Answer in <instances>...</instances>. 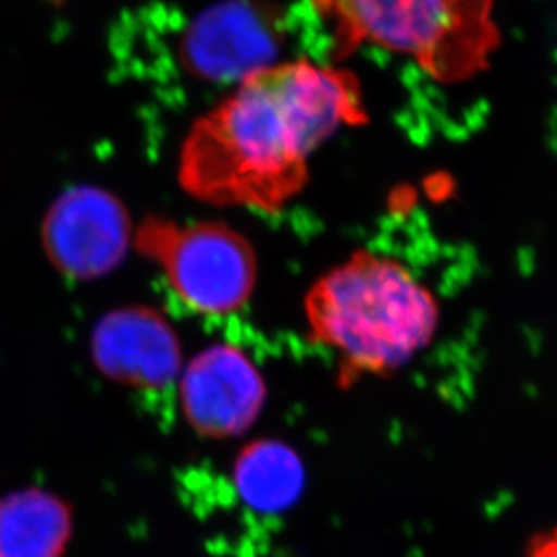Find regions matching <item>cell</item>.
<instances>
[{
  "label": "cell",
  "instance_id": "obj_7",
  "mask_svg": "<svg viewBox=\"0 0 557 557\" xmlns=\"http://www.w3.org/2000/svg\"><path fill=\"white\" fill-rule=\"evenodd\" d=\"M268 388L243 348L221 343L206 348L181 372V403L195 432L227 438L257 422Z\"/></svg>",
  "mask_w": 557,
  "mask_h": 557
},
{
  "label": "cell",
  "instance_id": "obj_4",
  "mask_svg": "<svg viewBox=\"0 0 557 557\" xmlns=\"http://www.w3.org/2000/svg\"><path fill=\"white\" fill-rule=\"evenodd\" d=\"M134 244L163 271L177 300L195 314H237L257 287V252L243 233L224 222L180 224L148 216Z\"/></svg>",
  "mask_w": 557,
  "mask_h": 557
},
{
  "label": "cell",
  "instance_id": "obj_11",
  "mask_svg": "<svg viewBox=\"0 0 557 557\" xmlns=\"http://www.w3.org/2000/svg\"><path fill=\"white\" fill-rule=\"evenodd\" d=\"M525 557H557V527L532 537Z\"/></svg>",
  "mask_w": 557,
  "mask_h": 557
},
{
  "label": "cell",
  "instance_id": "obj_9",
  "mask_svg": "<svg viewBox=\"0 0 557 557\" xmlns=\"http://www.w3.org/2000/svg\"><path fill=\"white\" fill-rule=\"evenodd\" d=\"M73 534L67 504L46 490L0 499V557H63Z\"/></svg>",
  "mask_w": 557,
  "mask_h": 557
},
{
  "label": "cell",
  "instance_id": "obj_5",
  "mask_svg": "<svg viewBox=\"0 0 557 557\" xmlns=\"http://www.w3.org/2000/svg\"><path fill=\"white\" fill-rule=\"evenodd\" d=\"M282 13L257 0H227L205 11L181 42L186 69L211 82H235L278 63Z\"/></svg>",
  "mask_w": 557,
  "mask_h": 557
},
{
  "label": "cell",
  "instance_id": "obj_1",
  "mask_svg": "<svg viewBox=\"0 0 557 557\" xmlns=\"http://www.w3.org/2000/svg\"><path fill=\"white\" fill-rule=\"evenodd\" d=\"M369 120L352 71L309 59L274 63L240 79L191 126L181 186L206 205L278 213L309 185L314 153Z\"/></svg>",
  "mask_w": 557,
  "mask_h": 557
},
{
  "label": "cell",
  "instance_id": "obj_3",
  "mask_svg": "<svg viewBox=\"0 0 557 557\" xmlns=\"http://www.w3.org/2000/svg\"><path fill=\"white\" fill-rule=\"evenodd\" d=\"M312 5L336 59L383 49L442 85L485 73L502 46L495 0H312Z\"/></svg>",
  "mask_w": 557,
  "mask_h": 557
},
{
  "label": "cell",
  "instance_id": "obj_6",
  "mask_svg": "<svg viewBox=\"0 0 557 557\" xmlns=\"http://www.w3.org/2000/svg\"><path fill=\"white\" fill-rule=\"evenodd\" d=\"M131 244V219L106 189L78 186L57 199L42 224V246L54 269L73 280L111 273Z\"/></svg>",
  "mask_w": 557,
  "mask_h": 557
},
{
  "label": "cell",
  "instance_id": "obj_8",
  "mask_svg": "<svg viewBox=\"0 0 557 557\" xmlns=\"http://www.w3.org/2000/svg\"><path fill=\"white\" fill-rule=\"evenodd\" d=\"M92 354L101 372L128 388L163 389L183 372L174 329L147 307L106 315L96 326Z\"/></svg>",
  "mask_w": 557,
  "mask_h": 557
},
{
  "label": "cell",
  "instance_id": "obj_2",
  "mask_svg": "<svg viewBox=\"0 0 557 557\" xmlns=\"http://www.w3.org/2000/svg\"><path fill=\"white\" fill-rule=\"evenodd\" d=\"M310 342L336 358L339 384L388 377L435 339L441 304L397 258L356 249L321 274L304 298Z\"/></svg>",
  "mask_w": 557,
  "mask_h": 557
},
{
  "label": "cell",
  "instance_id": "obj_10",
  "mask_svg": "<svg viewBox=\"0 0 557 557\" xmlns=\"http://www.w3.org/2000/svg\"><path fill=\"white\" fill-rule=\"evenodd\" d=\"M238 490L258 509L276 510L298 496L304 469L295 451L278 442H258L238 457Z\"/></svg>",
  "mask_w": 557,
  "mask_h": 557
}]
</instances>
